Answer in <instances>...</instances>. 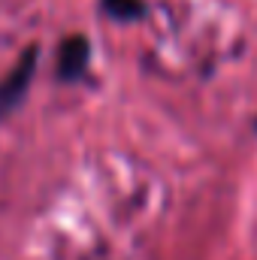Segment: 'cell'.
Wrapping results in <instances>:
<instances>
[{"mask_svg":"<svg viewBox=\"0 0 257 260\" xmlns=\"http://www.w3.org/2000/svg\"><path fill=\"white\" fill-rule=\"evenodd\" d=\"M37 67H40V46L30 43V46L18 55V61L12 64V70L0 79V118H6L12 109L21 106V100H24L30 82H34Z\"/></svg>","mask_w":257,"mask_h":260,"instance_id":"6da1fadb","label":"cell"},{"mask_svg":"<svg viewBox=\"0 0 257 260\" xmlns=\"http://www.w3.org/2000/svg\"><path fill=\"white\" fill-rule=\"evenodd\" d=\"M91 61V40L82 34H70L58 46V79L64 82H79Z\"/></svg>","mask_w":257,"mask_h":260,"instance_id":"7a4b0ae2","label":"cell"},{"mask_svg":"<svg viewBox=\"0 0 257 260\" xmlns=\"http://www.w3.org/2000/svg\"><path fill=\"white\" fill-rule=\"evenodd\" d=\"M100 9L118 21H139L145 15V3L142 0H100Z\"/></svg>","mask_w":257,"mask_h":260,"instance_id":"3957f363","label":"cell"},{"mask_svg":"<svg viewBox=\"0 0 257 260\" xmlns=\"http://www.w3.org/2000/svg\"><path fill=\"white\" fill-rule=\"evenodd\" d=\"M254 127H257V121H254Z\"/></svg>","mask_w":257,"mask_h":260,"instance_id":"277c9868","label":"cell"}]
</instances>
